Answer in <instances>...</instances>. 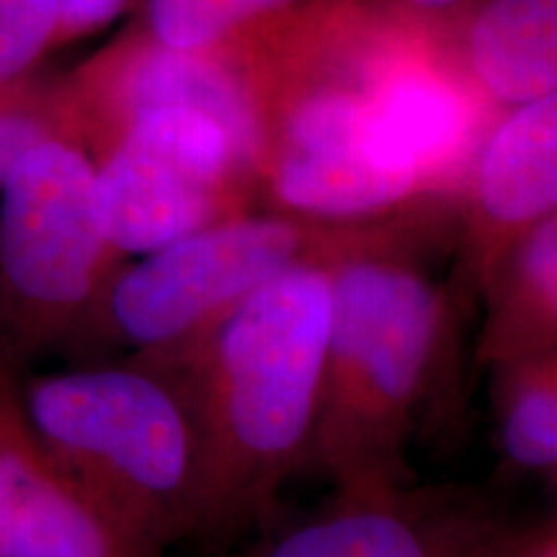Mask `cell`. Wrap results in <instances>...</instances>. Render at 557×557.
<instances>
[{"label":"cell","instance_id":"1","mask_svg":"<svg viewBox=\"0 0 557 557\" xmlns=\"http://www.w3.org/2000/svg\"><path fill=\"white\" fill-rule=\"evenodd\" d=\"M333 240L248 292L163 364L184 382L197 426V542L212 553L269 527L282 487L310 465Z\"/></svg>","mask_w":557,"mask_h":557},{"label":"cell","instance_id":"2","mask_svg":"<svg viewBox=\"0 0 557 557\" xmlns=\"http://www.w3.org/2000/svg\"><path fill=\"white\" fill-rule=\"evenodd\" d=\"M462 308L400 243L336 238L310 468L336 491L413 480L408 447L455 380Z\"/></svg>","mask_w":557,"mask_h":557},{"label":"cell","instance_id":"3","mask_svg":"<svg viewBox=\"0 0 557 557\" xmlns=\"http://www.w3.org/2000/svg\"><path fill=\"white\" fill-rule=\"evenodd\" d=\"M29 434L116 524L165 549L197 542L199 444L184 382L135 359L32 382Z\"/></svg>","mask_w":557,"mask_h":557},{"label":"cell","instance_id":"4","mask_svg":"<svg viewBox=\"0 0 557 557\" xmlns=\"http://www.w3.org/2000/svg\"><path fill=\"white\" fill-rule=\"evenodd\" d=\"M329 240L287 218L212 222L114 271L96 315L135 359L169 364L248 292Z\"/></svg>","mask_w":557,"mask_h":557},{"label":"cell","instance_id":"5","mask_svg":"<svg viewBox=\"0 0 557 557\" xmlns=\"http://www.w3.org/2000/svg\"><path fill=\"white\" fill-rule=\"evenodd\" d=\"M96 165L45 135L0 181V278L26 329L60 331L99 308L114 276Z\"/></svg>","mask_w":557,"mask_h":557},{"label":"cell","instance_id":"6","mask_svg":"<svg viewBox=\"0 0 557 557\" xmlns=\"http://www.w3.org/2000/svg\"><path fill=\"white\" fill-rule=\"evenodd\" d=\"M545 524V521H542ZM542 524L470 485L336 491L295 524H269L238 557H513Z\"/></svg>","mask_w":557,"mask_h":557},{"label":"cell","instance_id":"7","mask_svg":"<svg viewBox=\"0 0 557 557\" xmlns=\"http://www.w3.org/2000/svg\"><path fill=\"white\" fill-rule=\"evenodd\" d=\"M243 173L227 135L209 116L178 107L139 111L96 169L111 248L145 256L227 220V181Z\"/></svg>","mask_w":557,"mask_h":557},{"label":"cell","instance_id":"8","mask_svg":"<svg viewBox=\"0 0 557 557\" xmlns=\"http://www.w3.org/2000/svg\"><path fill=\"white\" fill-rule=\"evenodd\" d=\"M271 186L299 214L354 220L395 207L421 181L382 135L367 94L333 88L308 96L289 114Z\"/></svg>","mask_w":557,"mask_h":557},{"label":"cell","instance_id":"9","mask_svg":"<svg viewBox=\"0 0 557 557\" xmlns=\"http://www.w3.org/2000/svg\"><path fill=\"white\" fill-rule=\"evenodd\" d=\"M557 205V96L521 103L487 139L475 173V222L449 271V289L468 308L506 250Z\"/></svg>","mask_w":557,"mask_h":557},{"label":"cell","instance_id":"10","mask_svg":"<svg viewBox=\"0 0 557 557\" xmlns=\"http://www.w3.org/2000/svg\"><path fill=\"white\" fill-rule=\"evenodd\" d=\"M0 557H165L116 524L39 447L24 418L0 423Z\"/></svg>","mask_w":557,"mask_h":557},{"label":"cell","instance_id":"11","mask_svg":"<svg viewBox=\"0 0 557 557\" xmlns=\"http://www.w3.org/2000/svg\"><path fill=\"white\" fill-rule=\"evenodd\" d=\"M485 305L478 367L557 351V218L549 214L506 250L480 289Z\"/></svg>","mask_w":557,"mask_h":557},{"label":"cell","instance_id":"12","mask_svg":"<svg viewBox=\"0 0 557 557\" xmlns=\"http://www.w3.org/2000/svg\"><path fill=\"white\" fill-rule=\"evenodd\" d=\"M127 122L139 111L178 107L199 111L225 132L246 171H253L263 152V122L246 86L218 62L197 50L160 47L127 70L120 86Z\"/></svg>","mask_w":557,"mask_h":557},{"label":"cell","instance_id":"13","mask_svg":"<svg viewBox=\"0 0 557 557\" xmlns=\"http://www.w3.org/2000/svg\"><path fill=\"white\" fill-rule=\"evenodd\" d=\"M382 135L416 171L421 186L449 176L470 150L475 114L449 81L403 70L367 94Z\"/></svg>","mask_w":557,"mask_h":557},{"label":"cell","instance_id":"14","mask_svg":"<svg viewBox=\"0 0 557 557\" xmlns=\"http://www.w3.org/2000/svg\"><path fill=\"white\" fill-rule=\"evenodd\" d=\"M472 67L508 103H529L557 86V0H493L472 29Z\"/></svg>","mask_w":557,"mask_h":557},{"label":"cell","instance_id":"15","mask_svg":"<svg viewBox=\"0 0 557 557\" xmlns=\"http://www.w3.org/2000/svg\"><path fill=\"white\" fill-rule=\"evenodd\" d=\"M493 372L500 459L519 475L555 478L557 351L493 367Z\"/></svg>","mask_w":557,"mask_h":557},{"label":"cell","instance_id":"16","mask_svg":"<svg viewBox=\"0 0 557 557\" xmlns=\"http://www.w3.org/2000/svg\"><path fill=\"white\" fill-rule=\"evenodd\" d=\"M284 3L287 0H150V21L163 47L199 50L240 21Z\"/></svg>","mask_w":557,"mask_h":557},{"label":"cell","instance_id":"17","mask_svg":"<svg viewBox=\"0 0 557 557\" xmlns=\"http://www.w3.org/2000/svg\"><path fill=\"white\" fill-rule=\"evenodd\" d=\"M58 26L54 0H0V88L45 52Z\"/></svg>","mask_w":557,"mask_h":557},{"label":"cell","instance_id":"18","mask_svg":"<svg viewBox=\"0 0 557 557\" xmlns=\"http://www.w3.org/2000/svg\"><path fill=\"white\" fill-rule=\"evenodd\" d=\"M45 135V124L34 120V116L21 114V111L0 109V181L5 178V173L16 163L21 152Z\"/></svg>","mask_w":557,"mask_h":557},{"label":"cell","instance_id":"19","mask_svg":"<svg viewBox=\"0 0 557 557\" xmlns=\"http://www.w3.org/2000/svg\"><path fill=\"white\" fill-rule=\"evenodd\" d=\"M58 26L67 32H90L109 24L122 11L124 0H54Z\"/></svg>","mask_w":557,"mask_h":557},{"label":"cell","instance_id":"20","mask_svg":"<svg viewBox=\"0 0 557 557\" xmlns=\"http://www.w3.org/2000/svg\"><path fill=\"white\" fill-rule=\"evenodd\" d=\"M513 557H557V534L555 521L549 519L542 524V529L529 540V545Z\"/></svg>","mask_w":557,"mask_h":557},{"label":"cell","instance_id":"21","mask_svg":"<svg viewBox=\"0 0 557 557\" xmlns=\"http://www.w3.org/2000/svg\"><path fill=\"white\" fill-rule=\"evenodd\" d=\"M416 3L426 5V9H442V5H451L455 0H416Z\"/></svg>","mask_w":557,"mask_h":557}]
</instances>
